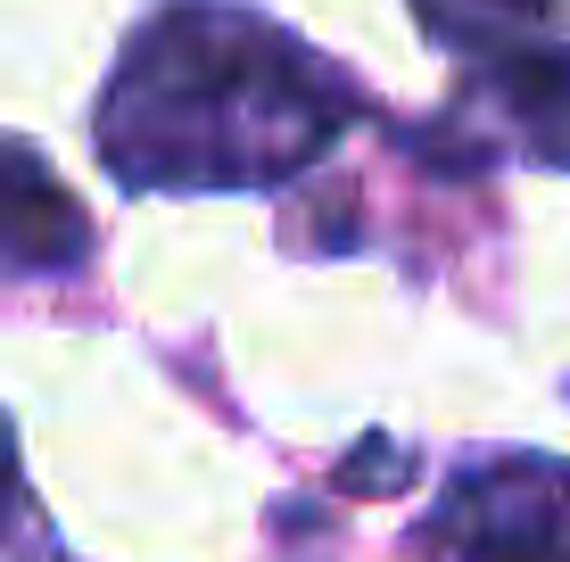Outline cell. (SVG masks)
<instances>
[{"label":"cell","mask_w":570,"mask_h":562,"mask_svg":"<svg viewBox=\"0 0 570 562\" xmlns=\"http://www.w3.org/2000/svg\"><path fill=\"white\" fill-rule=\"evenodd\" d=\"M455 108L497 116V149L513 141L521 158L570 174V50H562V42L480 58V67H471V83L455 91Z\"/></svg>","instance_id":"cell-3"},{"label":"cell","mask_w":570,"mask_h":562,"mask_svg":"<svg viewBox=\"0 0 570 562\" xmlns=\"http://www.w3.org/2000/svg\"><path fill=\"white\" fill-rule=\"evenodd\" d=\"M364 116L356 83L240 0H166L100 91V158L125 190H273Z\"/></svg>","instance_id":"cell-1"},{"label":"cell","mask_w":570,"mask_h":562,"mask_svg":"<svg viewBox=\"0 0 570 562\" xmlns=\"http://www.w3.org/2000/svg\"><path fill=\"white\" fill-rule=\"evenodd\" d=\"M422 546L439 562H570V463H471L430 505Z\"/></svg>","instance_id":"cell-2"},{"label":"cell","mask_w":570,"mask_h":562,"mask_svg":"<svg viewBox=\"0 0 570 562\" xmlns=\"http://www.w3.org/2000/svg\"><path fill=\"white\" fill-rule=\"evenodd\" d=\"M405 472H414L405 455H389V447H356V455L340 463V489H397Z\"/></svg>","instance_id":"cell-7"},{"label":"cell","mask_w":570,"mask_h":562,"mask_svg":"<svg viewBox=\"0 0 570 562\" xmlns=\"http://www.w3.org/2000/svg\"><path fill=\"white\" fill-rule=\"evenodd\" d=\"M414 17L463 58H504V50H546L570 42V0H414Z\"/></svg>","instance_id":"cell-5"},{"label":"cell","mask_w":570,"mask_h":562,"mask_svg":"<svg viewBox=\"0 0 570 562\" xmlns=\"http://www.w3.org/2000/svg\"><path fill=\"white\" fill-rule=\"evenodd\" d=\"M83 248H91L83 199L26 141L0 132V274H75Z\"/></svg>","instance_id":"cell-4"},{"label":"cell","mask_w":570,"mask_h":562,"mask_svg":"<svg viewBox=\"0 0 570 562\" xmlns=\"http://www.w3.org/2000/svg\"><path fill=\"white\" fill-rule=\"evenodd\" d=\"M0 562H58L42 513H33V496H26V472H17L9 422H0Z\"/></svg>","instance_id":"cell-6"}]
</instances>
